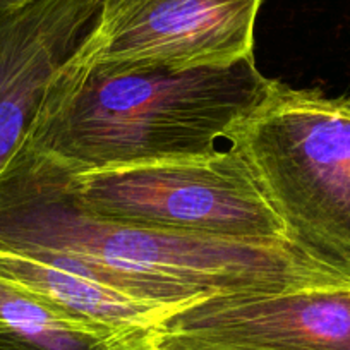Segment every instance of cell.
Listing matches in <instances>:
<instances>
[{"mask_svg": "<svg viewBox=\"0 0 350 350\" xmlns=\"http://www.w3.org/2000/svg\"><path fill=\"white\" fill-rule=\"evenodd\" d=\"M254 57L187 70H113L72 59L25 144L70 174L206 157L267 96Z\"/></svg>", "mask_w": 350, "mask_h": 350, "instance_id": "2", "label": "cell"}, {"mask_svg": "<svg viewBox=\"0 0 350 350\" xmlns=\"http://www.w3.org/2000/svg\"><path fill=\"white\" fill-rule=\"evenodd\" d=\"M59 168L77 206L96 218L172 234L287 241L247 163L230 146L81 174Z\"/></svg>", "mask_w": 350, "mask_h": 350, "instance_id": "4", "label": "cell"}, {"mask_svg": "<svg viewBox=\"0 0 350 350\" xmlns=\"http://www.w3.org/2000/svg\"><path fill=\"white\" fill-rule=\"evenodd\" d=\"M227 141L247 163L287 241L350 285V98L273 79Z\"/></svg>", "mask_w": 350, "mask_h": 350, "instance_id": "3", "label": "cell"}, {"mask_svg": "<svg viewBox=\"0 0 350 350\" xmlns=\"http://www.w3.org/2000/svg\"><path fill=\"white\" fill-rule=\"evenodd\" d=\"M137 343L148 350H350V285L200 299Z\"/></svg>", "mask_w": 350, "mask_h": 350, "instance_id": "6", "label": "cell"}, {"mask_svg": "<svg viewBox=\"0 0 350 350\" xmlns=\"http://www.w3.org/2000/svg\"><path fill=\"white\" fill-rule=\"evenodd\" d=\"M265 0H100L72 60L113 70H187L254 57Z\"/></svg>", "mask_w": 350, "mask_h": 350, "instance_id": "5", "label": "cell"}, {"mask_svg": "<svg viewBox=\"0 0 350 350\" xmlns=\"http://www.w3.org/2000/svg\"><path fill=\"white\" fill-rule=\"evenodd\" d=\"M26 2H28V0H0V14L11 11V9L14 8H19V5L26 4Z\"/></svg>", "mask_w": 350, "mask_h": 350, "instance_id": "9", "label": "cell"}, {"mask_svg": "<svg viewBox=\"0 0 350 350\" xmlns=\"http://www.w3.org/2000/svg\"><path fill=\"white\" fill-rule=\"evenodd\" d=\"M0 251L60 262L167 308L221 294L345 287L287 241L172 234L93 217L72 200L62 170L28 144L0 174Z\"/></svg>", "mask_w": 350, "mask_h": 350, "instance_id": "1", "label": "cell"}, {"mask_svg": "<svg viewBox=\"0 0 350 350\" xmlns=\"http://www.w3.org/2000/svg\"><path fill=\"white\" fill-rule=\"evenodd\" d=\"M0 278L127 345L180 309L139 301L66 265L16 252L0 251Z\"/></svg>", "mask_w": 350, "mask_h": 350, "instance_id": "8", "label": "cell"}, {"mask_svg": "<svg viewBox=\"0 0 350 350\" xmlns=\"http://www.w3.org/2000/svg\"><path fill=\"white\" fill-rule=\"evenodd\" d=\"M126 350H148V349H144L143 345H137V343H136V345H131V347H127Z\"/></svg>", "mask_w": 350, "mask_h": 350, "instance_id": "10", "label": "cell"}, {"mask_svg": "<svg viewBox=\"0 0 350 350\" xmlns=\"http://www.w3.org/2000/svg\"><path fill=\"white\" fill-rule=\"evenodd\" d=\"M98 9L100 0H28L0 14V174L25 144L53 77Z\"/></svg>", "mask_w": 350, "mask_h": 350, "instance_id": "7", "label": "cell"}]
</instances>
